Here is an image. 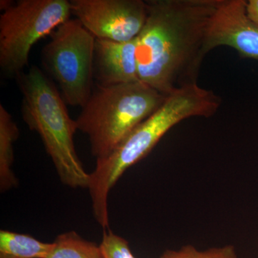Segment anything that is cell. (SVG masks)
<instances>
[{
  "label": "cell",
  "mask_w": 258,
  "mask_h": 258,
  "mask_svg": "<svg viewBox=\"0 0 258 258\" xmlns=\"http://www.w3.org/2000/svg\"><path fill=\"white\" fill-rule=\"evenodd\" d=\"M94 64L101 86L139 81L136 39L128 42L96 39Z\"/></svg>",
  "instance_id": "9c48e42d"
},
{
  "label": "cell",
  "mask_w": 258,
  "mask_h": 258,
  "mask_svg": "<svg viewBox=\"0 0 258 258\" xmlns=\"http://www.w3.org/2000/svg\"><path fill=\"white\" fill-rule=\"evenodd\" d=\"M167 96L141 81L113 86L97 84L76 120L88 136L91 154L108 157L137 125L149 118Z\"/></svg>",
  "instance_id": "277c9868"
},
{
  "label": "cell",
  "mask_w": 258,
  "mask_h": 258,
  "mask_svg": "<svg viewBox=\"0 0 258 258\" xmlns=\"http://www.w3.org/2000/svg\"><path fill=\"white\" fill-rule=\"evenodd\" d=\"M220 0H149L136 38L139 81L168 96L197 84Z\"/></svg>",
  "instance_id": "6da1fadb"
},
{
  "label": "cell",
  "mask_w": 258,
  "mask_h": 258,
  "mask_svg": "<svg viewBox=\"0 0 258 258\" xmlns=\"http://www.w3.org/2000/svg\"><path fill=\"white\" fill-rule=\"evenodd\" d=\"M160 258H240L235 247L227 244L222 247L207 249H197L191 244H186L178 249H166Z\"/></svg>",
  "instance_id": "4fadbf2b"
},
{
  "label": "cell",
  "mask_w": 258,
  "mask_h": 258,
  "mask_svg": "<svg viewBox=\"0 0 258 258\" xmlns=\"http://www.w3.org/2000/svg\"><path fill=\"white\" fill-rule=\"evenodd\" d=\"M50 36L42 48V64L66 104L82 108L93 90L96 37L76 18L64 22Z\"/></svg>",
  "instance_id": "8992f818"
},
{
  "label": "cell",
  "mask_w": 258,
  "mask_h": 258,
  "mask_svg": "<svg viewBox=\"0 0 258 258\" xmlns=\"http://www.w3.org/2000/svg\"><path fill=\"white\" fill-rule=\"evenodd\" d=\"M68 0H19L0 16V69L16 79L28 66L32 47L69 20Z\"/></svg>",
  "instance_id": "5b68a950"
},
{
  "label": "cell",
  "mask_w": 258,
  "mask_h": 258,
  "mask_svg": "<svg viewBox=\"0 0 258 258\" xmlns=\"http://www.w3.org/2000/svg\"><path fill=\"white\" fill-rule=\"evenodd\" d=\"M100 247L104 258H137L128 241L109 230L103 232Z\"/></svg>",
  "instance_id": "5bb4252c"
},
{
  "label": "cell",
  "mask_w": 258,
  "mask_h": 258,
  "mask_svg": "<svg viewBox=\"0 0 258 258\" xmlns=\"http://www.w3.org/2000/svg\"><path fill=\"white\" fill-rule=\"evenodd\" d=\"M52 246L28 234L0 231V258H47Z\"/></svg>",
  "instance_id": "8fae6325"
},
{
  "label": "cell",
  "mask_w": 258,
  "mask_h": 258,
  "mask_svg": "<svg viewBox=\"0 0 258 258\" xmlns=\"http://www.w3.org/2000/svg\"><path fill=\"white\" fill-rule=\"evenodd\" d=\"M20 131L9 112L0 105V189L1 192L16 187L18 180L12 166L14 161L13 144Z\"/></svg>",
  "instance_id": "30bf717a"
},
{
  "label": "cell",
  "mask_w": 258,
  "mask_h": 258,
  "mask_svg": "<svg viewBox=\"0 0 258 258\" xmlns=\"http://www.w3.org/2000/svg\"><path fill=\"white\" fill-rule=\"evenodd\" d=\"M222 99L211 90L190 85L169 95L160 108L135 128L108 156L97 159L89 173L88 189L93 216L108 230V195L125 171L147 157L161 138L179 122L191 117L209 118L221 106Z\"/></svg>",
  "instance_id": "7a4b0ae2"
},
{
  "label": "cell",
  "mask_w": 258,
  "mask_h": 258,
  "mask_svg": "<svg viewBox=\"0 0 258 258\" xmlns=\"http://www.w3.org/2000/svg\"><path fill=\"white\" fill-rule=\"evenodd\" d=\"M13 4H14L13 2L10 1V0H1L0 1V10L4 12L5 10L9 9L10 7L13 6Z\"/></svg>",
  "instance_id": "2e32d148"
},
{
  "label": "cell",
  "mask_w": 258,
  "mask_h": 258,
  "mask_svg": "<svg viewBox=\"0 0 258 258\" xmlns=\"http://www.w3.org/2000/svg\"><path fill=\"white\" fill-rule=\"evenodd\" d=\"M71 14L96 39L135 40L145 25L147 6L142 0H72Z\"/></svg>",
  "instance_id": "52a82bcc"
},
{
  "label": "cell",
  "mask_w": 258,
  "mask_h": 258,
  "mask_svg": "<svg viewBox=\"0 0 258 258\" xmlns=\"http://www.w3.org/2000/svg\"><path fill=\"white\" fill-rule=\"evenodd\" d=\"M228 46L245 58L258 61V25L249 18L247 1L220 0L207 34V54Z\"/></svg>",
  "instance_id": "ba28073f"
},
{
  "label": "cell",
  "mask_w": 258,
  "mask_h": 258,
  "mask_svg": "<svg viewBox=\"0 0 258 258\" xmlns=\"http://www.w3.org/2000/svg\"><path fill=\"white\" fill-rule=\"evenodd\" d=\"M16 80L23 95L24 122L40 136L61 182L74 189H88L90 174L75 148L76 120L70 117L60 91L37 66Z\"/></svg>",
  "instance_id": "3957f363"
},
{
  "label": "cell",
  "mask_w": 258,
  "mask_h": 258,
  "mask_svg": "<svg viewBox=\"0 0 258 258\" xmlns=\"http://www.w3.org/2000/svg\"><path fill=\"white\" fill-rule=\"evenodd\" d=\"M52 244L47 258H104L100 244L86 240L75 231L60 234Z\"/></svg>",
  "instance_id": "7c38bea8"
},
{
  "label": "cell",
  "mask_w": 258,
  "mask_h": 258,
  "mask_svg": "<svg viewBox=\"0 0 258 258\" xmlns=\"http://www.w3.org/2000/svg\"><path fill=\"white\" fill-rule=\"evenodd\" d=\"M247 13L249 18L258 25V0L247 1Z\"/></svg>",
  "instance_id": "9a60e30c"
}]
</instances>
